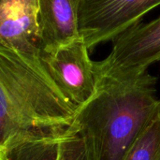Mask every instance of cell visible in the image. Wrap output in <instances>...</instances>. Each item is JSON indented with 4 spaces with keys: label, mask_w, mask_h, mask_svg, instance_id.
Segmentation results:
<instances>
[{
    "label": "cell",
    "mask_w": 160,
    "mask_h": 160,
    "mask_svg": "<svg viewBox=\"0 0 160 160\" xmlns=\"http://www.w3.org/2000/svg\"><path fill=\"white\" fill-rule=\"evenodd\" d=\"M94 96L77 108L76 125L92 160H124L128 152L160 113L157 77L148 69L116 72L96 62Z\"/></svg>",
    "instance_id": "6da1fadb"
},
{
    "label": "cell",
    "mask_w": 160,
    "mask_h": 160,
    "mask_svg": "<svg viewBox=\"0 0 160 160\" xmlns=\"http://www.w3.org/2000/svg\"><path fill=\"white\" fill-rule=\"evenodd\" d=\"M77 107L57 88L40 56L0 46V147L78 132Z\"/></svg>",
    "instance_id": "7a4b0ae2"
},
{
    "label": "cell",
    "mask_w": 160,
    "mask_h": 160,
    "mask_svg": "<svg viewBox=\"0 0 160 160\" xmlns=\"http://www.w3.org/2000/svg\"><path fill=\"white\" fill-rule=\"evenodd\" d=\"M160 0H82L80 33L89 50L141 22Z\"/></svg>",
    "instance_id": "3957f363"
},
{
    "label": "cell",
    "mask_w": 160,
    "mask_h": 160,
    "mask_svg": "<svg viewBox=\"0 0 160 160\" xmlns=\"http://www.w3.org/2000/svg\"><path fill=\"white\" fill-rule=\"evenodd\" d=\"M81 38L53 51L40 53L41 61L61 93L77 108L84 105L96 93V62Z\"/></svg>",
    "instance_id": "277c9868"
},
{
    "label": "cell",
    "mask_w": 160,
    "mask_h": 160,
    "mask_svg": "<svg viewBox=\"0 0 160 160\" xmlns=\"http://www.w3.org/2000/svg\"><path fill=\"white\" fill-rule=\"evenodd\" d=\"M113 41L110 54L98 61L108 71L141 72L160 61V17L148 22L138 23L119 35Z\"/></svg>",
    "instance_id": "5b68a950"
},
{
    "label": "cell",
    "mask_w": 160,
    "mask_h": 160,
    "mask_svg": "<svg viewBox=\"0 0 160 160\" xmlns=\"http://www.w3.org/2000/svg\"><path fill=\"white\" fill-rule=\"evenodd\" d=\"M0 46L40 56L38 0H0Z\"/></svg>",
    "instance_id": "8992f818"
},
{
    "label": "cell",
    "mask_w": 160,
    "mask_h": 160,
    "mask_svg": "<svg viewBox=\"0 0 160 160\" xmlns=\"http://www.w3.org/2000/svg\"><path fill=\"white\" fill-rule=\"evenodd\" d=\"M81 4L82 0H38L41 53L82 38Z\"/></svg>",
    "instance_id": "52a82bcc"
},
{
    "label": "cell",
    "mask_w": 160,
    "mask_h": 160,
    "mask_svg": "<svg viewBox=\"0 0 160 160\" xmlns=\"http://www.w3.org/2000/svg\"><path fill=\"white\" fill-rule=\"evenodd\" d=\"M62 140L26 139L14 141L0 147V160H59Z\"/></svg>",
    "instance_id": "ba28073f"
},
{
    "label": "cell",
    "mask_w": 160,
    "mask_h": 160,
    "mask_svg": "<svg viewBox=\"0 0 160 160\" xmlns=\"http://www.w3.org/2000/svg\"><path fill=\"white\" fill-rule=\"evenodd\" d=\"M124 160H160V113L136 140Z\"/></svg>",
    "instance_id": "9c48e42d"
}]
</instances>
